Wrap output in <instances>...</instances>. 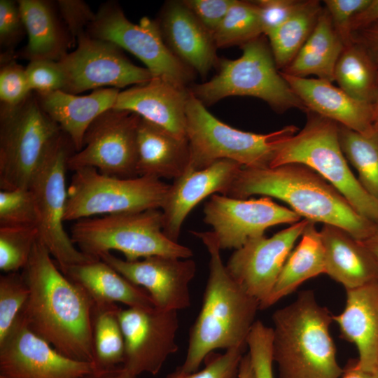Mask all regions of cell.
Returning a JSON list of instances; mask_svg holds the SVG:
<instances>
[{
	"label": "cell",
	"mask_w": 378,
	"mask_h": 378,
	"mask_svg": "<svg viewBox=\"0 0 378 378\" xmlns=\"http://www.w3.org/2000/svg\"><path fill=\"white\" fill-rule=\"evenodd\" d=\"M22 274L29 295L19 316L62 355L93 363L94 303L68 279L38 239Z\"/></svg>",
	"instance_id": "cell-1"
},
{
	"label": "cell",
	"mask_w": 378,
	"mask_h": 378,
	"mask_svg": "<svg viewBox=\"0 0 378 378\" xmlns=\"http://www.w3.org/2000/svg\"><path fill=\"white\" fill-rule=\"evenodd\" d=\"M253 195L280 200L304 219L341 227L358 241L378 230V225L360 215L334 186L302 164L242 167L227 196L246 199Z\"/></svg>",
	"instance_id": "cell-2"
},
{
	"label": "cell",
	"mask_w": 378,
	"mask_h": 378,
	"mask_svg": "<svg viewBox=\"0 0 378 378\" xmlns=\"http://www.w3.org/2000/svg\"><path fill=\"white\" fill-rule=\"evenodd\" d=\"M209 254V276L199 314L190 328L185 360L180 368L199 370L215 350L246 348L248 335L255 321L259 302L232 278L223 264L214 232H191Z\"/></svg>",
	"instance_id": "cell-3"
},
{
	"label": "cell",
	"mask_w": 378,
	"mask_h": 378,
	"mask_svg": "<svg viewBox=\"0 0 378 378\" xmlns=\"http://www.w3.org/2000/svg\"><path fill=\"white\" fill-rule=\"evenodd\" d=\"M272 354L279 378H341L330 327L332 314L312 290L272 314Z\"/></svg>",
	"instance_id": "cell-4"
},
{
	"label": "cell",
	"mask_w": 378,
	"mask_h": 378,
	"mask_svg": "<svg viewBox=\"0 0 378 378\" xmlns=\"http://www.w3.org/2000/svg\"><path fill=\"white\" fill-rule=\"evenodd\" d=\"M298 132L295 125L269 134L235 129L214 116L189 90L186 136L190 158L188 170L202 169L223 159L234 161L243 167H270L279 148Z\"/></svg>",
	"instance_id": "cell-5"
},
{
	"label": "cell",
	"mask_w": 378,
	"mask_h": 378,
	"mask_svg": "<svg viewBox=\"0 0 378 378\" xmlns=\"http://www.w3.org/2000/svg\"><path fill=\"white\" fill-rule=\"evenodd\" d=\"M70 237L81 252L97 259L111 250L122 253L127 261L153 255L187 259L193 255L190 248L164 234L158 209L83 218L73 224Z\"/></svg>",
	"instance_id": "cell-6"
},
{
	"label": "cell",
	"mask_w": 378,
	"mask_h": 378,
	"mask_svg": "<svg viewBox=\"0 0 378 378\" xmlns=\"http://www.w3.org/2000/svg\"><path fill=\"white\" fill-rule=\"evenodd\" d=\"M264 35L241 48L235 59H219V71L210 80L193 85L190 92L204 106L230 96H250L265 102L279 113L307 108L278 69Z\"/></svg>",
	"instance_id": "cell-7"
},
{
	"label": "cell",
	"mask_w": 378,
	"mask_h": 378,
	"mask_svg": "<svg viewBox=\"0 0 378 378\" xmlns=\"http://www.w3.org/2000/svg\"><path fill=\"white\" fill-rule=\"evenodd\" d=\"M302 129L277 150L270 167L304 164L334 186L362 216L378 225V200L361 186L342 150L339 124L307 111Z\"/></svg>",
	"instance_id": "cell-8"
},
{
	"label": "cell",
	"mask_w": 378,
	"mask_h": 378,
	"mask_svg": "<svg viewBox=\"0 0 378 378\" xmlns=\"http://www.w3.org/2000/svg\"><path fill=\"white\" fill-rule=\"evenodd\" d=\"M0 106V188H29L62 131L34 92L18 106Z\"/></svg>",
	"instance_id": "cell-9"
},
{
	"label": "cell",
	"mask_w": 378,
	"mask_h": 378,
	"mask_svg": "<svg viewBox=\"0 0 378 378\" xmlns=\"http://www.w3.org/2000/svg\"><path fill=\"white\" fill-rule=\"evenodd\" d=\"M169 186L150 176L120 178L92 167L78 169L67 190L65 221L160 209Z\"/></svg>",
	"instance_id": "cell-10"
},
{
	"label": "cell",
	"mask_w": 378,
	"mask_h": 378,
	"mask_svg": "<svg viewBox=\"0 0 378 378\" xmlns=\"http://www.w3.org/2000/svg\"><path fill=\"white\" fill-rule=\"evenodd\" d=\"M75 152L70 139L62 132L29 186L37 212L39 240L62 272L70 266L98 260L76 248L64 227L68 190L67 162Z\"/></svg>",
	"instance_id": "cell-11"
},
{
	"label": "cell",
	"mask_w": 378,
	"mask_h": 378,
	"mask_svg": "<svg viewBox=\"0 0 378 378\" xmlns=\"http://www.w3.org/2000/svg\"><path fill=\"white\" fill-rule=\"evenodd\" d=\"M87 34L110 41L140 59L152 77L188 88L194 71L182 62L166 43L157 20L142 18L138 24L130 22L115 1L100 6Z\"/></svg>",
	"instance_id": "cell-12"
},
{
	"label": "cell",
	"mask_w": 378,
	"mask_h": 378,
	"mask_svg": "<svg viewBox=\"0 0 378 378\" xmlns=\"http://www.w3.org/2000/svg\"><path fill=\"white\" fill-rule=\"evenodd\" d=\"M140 120L134 113L113 108L99 115L85 132L82 149L69 157L68 169L92 167L109 176L136 177Z\"/></svg>",
	"instance_id": "cell-13"
},
{
	"label": "cell",
	"mask_w": 378,
	"mask_h": 378,
	"mask_svg": "<svg viewBox=\"0 0 378 378\" xmlns=\"http://www.w3.org/2000/svg\"><path fill=\"white\" fill-rule=\"evenodd\" d=\"M58 63L64 75L62 91L74 94L104 88L120 90L152 78L146 67L131 62L117 45L87 32L77 39L75 50Z\"/></svg>",
	"instance_id": "cell-14"
},
{
	"label": "cell",
	"mask_w": 378,
	"mask_h": 378,
	"mask_svg": "<svg viewBox=\"0 0 378 378\" xmlns=\"http://www.w3.org/2000/svg\"><path fill=\"white\" fill-rule=\"evenodd\" d=\"M203 211L204 221L213 227L220 249H238L263 236L272 226L292 225L301 218L266 196L246 200L214 194L205 203Z\"/></svg>",
	"instance_id": "cell-15"
},
{
	"label": "cell",
	"mask_w": 378,
	"mask_h": 378,
	"mask_svg": "<svg viewBox=\"0 0 378 378\" xmlns=\"http://www.w3.org/2000/svg\"><path fill=\"white\" fill-rule=\"evenodd\" d=\"M118 318L125 339L122 367L136 377L157 374L167 358L178 350V312L120 308Z\"/></svg>",
	"instance_id": "cell-16"
},
{
	"label": "cell",
	"mask_w": 378,
	"mask_h": 378,
	"mask_svg": "<svg viewBox=\"0 0 378 378\" xmlns=\"http://www.w3.org/2000/svg\"><path fill=\"white\" fill-rule=\"evenodd\" d=\"M94 371L93 363L59 353L20 316L0 342V376L5 378H88Z\"/></svg>",
	"instance_id": "cell-17"
},
{
	"label": "cell",
	"mask_w": 378,
	"mask_h": 378,
	"mask_svg": "<svg viewBox=\"0 0 378 378\" xmlns=\"http://www.w3.org/2000/svg\"><path fill=\"white\" fill-rule=\"evenodd\" d=\"M309 220L302 219L270 237L253 239L230 255L226 268L232 278L260 303L269 298L281 270Z\"/></svg>",
	"instance_id": "cell-18"
},
{
	"label": "cell",
	"mask_w": 378,
	"mask_h": 378,
	"mask_svg": "<svg viewBox=\"0 0 378 378\" xmlns=\"http://www.w3.org/2000/svg\"><path fill=\"white\" fill-rule=\"evenodd\" d=\"M99 259L131 283L144 287L155 308L178 312L190 306L189 286L196 273L193 260L153 255L127 261L110 252L101 254Z\"/></svg>",
	"instance_id": "cell-19"
},
{
	"label": "cell",
	"mask_w": 378,
	"mask_h": 378,
	"mask_svg": "<svg viewBox=\"0 0 378 378\" xmlns=\"http://www.w3.org/2000/svg\"><path fill=\"white\" fill-rule=\"evenodd\" d=\"M243 167L230 160H219L200 170H187L169 186L160 210L163 232L177 242L182 225L191 210L207 196L220 193L227 196Z\"/></svg>",
	"instance_id": "cell-20"
},
{
	"label": "cell",
	"mask_w": 378,
	"mask_h": 378,
	"mask_svg": "<svg viewBox=\"0 0 378 378\" xmlns=\"http://www.w3.org/2000/svg\"><path fill=\"white\" fill-rule=\"evenodd\" d=\"M188 96V88L152 77L147 83L120 91L113 108L134 113L180 139H187Z\"/></svg>",
	"instance_id": "cell-21"
},
{
	"label": "cell",
	"mask_w": 378,
	"mask_h": 378,
	"mask_svg": "<svg viewBox=\"0 0 378 378\" xmlns=\"http://www.w3.org/2000/svg\"><path fill=\"white\" fill-rule=\"evenodd\" d=\"M157 22L169 48L194 71L205 76L218 64L213 35L183 1L167 2Z\"/></svg>",
	"instance_id": "cell-22"
},
{
	"label": "cell",
	"mask_w": 378,
	"mask_h": 378,
	"mask_svg": "<svg viewBox=\"0 0 378 378\" xmlns=\"http://www.w3.org/2000/svg\"><path fill=\"white\" fill-rule=\"evenodd\" d=\"M280 73L307 111L314 112L363 134H371L376 131L372 104L354 99L329 81Z\"/></svg>",
	"instance_id": "cell-23"
},
{
	"label": "cell",
	"mask_w": 378,
	"mask_h": 378,
	"mask_svg": "<svg viewBox=\"0 0 378 378\" xmlns=\"http://www.w3.org/2000/svg\"><path fill=\"white\" fill-rule=\"evenodd\" d=\"M341 337L353 343L358 354L356 365L367 372L378 370V281L346 290L342 312L332 315Z\"/></svg>",
	"instance_id": "cell-24"
},
{
	"label": "cell",
	"mask_w": 378,
	"mask_h": 378,
	"mask_svg": "<svg viewBox=\"0 0 378 378\" xmlns=\"http://www.w3.org/2000/svg\"><path fill=\"white\" fill-rule=\"evenodd\" d=\"M120 92L117 88H104L86 95L62 90L34 93L42 110L68 136L78 152L83 148L89 126L99 115L113 107Z\"/></svg>",
	"instance_id": "cell-25"
},
{
	"label": "cell",
	"mask_w": 378,
	"mask_h": 378,
	"mask_svg": "<svg viewBox=\"0 0 378 378\" xmlns=\"http://www.w3.org/2000/svg\"><path fill=\"white\" fill-rule=\"evenodd\" d=\"M320 234L326 274L346 290L378 281V264L360 241L332 225L323 224Z\"/></svg>",
	"instance_id": "cell-26"
},
{
	"label": "cell",
	"mask_w": 378,
	"mask_h": 378,
	"mask_svg": "<svg viewBox=\"0 0 378 378\" xmlns=\"http://www.w3.org/2000/svg\"><path fill=\"white\" fill-rule=\"evenodd\" d=\"M28 42L16 55L30 61L58 62L76 47L55 5L47 0H18Z\"/></svg>",
	"instance_id": "cell-27"
},
{
	"label": "cell",
	"mask_w": 378,
	"mask_h": 378,
	"mask_svg": "<svg viewBox=\"0 0 378 378\" xmlns=\"http://www.w3.org/2000/svg\"><path fill=\"white\" fill-rule=\"evenodd\" d=\"M188 139H180L141 118L137 134V176L176 179L190 164Z\"/></svg>",
	"instance_id": "cell-28"
},
{
	"label": "cell",
	"mask_w": 378,
	"mask_h": 378,
	"mask_svg": "<svg viewBox=\"0 0 378 378\" xmlns=\"http://www.w3.org/2000/svg\"><path fill=\"white\" fill-rule=\"evenodd\" d=\"M62 273L87 293L95 307L120 302L131 308L155 307L147 292L100 259L70 266Z\"/></svg>",
	"instance_id": "cell-29"
},
{
	"label": "cell",
	"mask_w": 378,
	"mask_h": 378,
	"mask_svg": "<svg viewBox=\"0 0 378 378\" xmlns=\"http://www.w3.org/2000/svg\"><path fill=\"white\" fill-rule=\"evenodd\" d=\"M344 47L342 40L323 7L307 41L288 66L280 71L299 78L314 75L317 78L332 83L335 68Z\"/></svg>",
	"instance_id": "cell-30"
},
{
	"label": "cell",
	"mask_w": 378,
	"mask_h": 378,
	"mask_svg": "<svg viewBox=\"0 0 378 378\" xmlns=\"http://www.w3.org/2000/svg\"><path fill=\"white\" fill-rule=\"evenodd\" d=\"M326 274L324 248L315 223L309 222L301 239L287 258L274 286L261 309L293 293L302 283Z\"/></svg>",
	"instance_id": "cell-31"
},
{
	"label": "cell",
	"mask_w": 378,
	"mask_h": 378,
	"mask_svg": "<svg viewBox=\"0 0 378 378\" xmlns=\"http://www.w3.org/2000/svg\"><path fill=\"white\" fill-rule=\"evenodd\" d=\"M336 81L354 99L372 104L378 90V70L367 50L354 39L344 46L334 71Z\"/></svg>",
	"instance_id": "cell-32"
},
{
	"label": "cell",
	"mask_w": 378,
	"mask_h": 378,
	"mask_svg": "<svg viewBox=\"0 0 378 378\" xmlns=\"http://www.w3.org/2000/svg\"><path fill=\"white\" fill-rule=\"evenodd\" d=\"M323 10L317 0H304L300 8L270 34L269 44L279 71L293 61L307 41Z\"/></svg>",
	"instance_id": "cell-33"
},
{
	"label": "cell",
	"mask_w": 378,
	"mask_h": 378,
	"mask_svg": "<svg viewBox=\"0 0 378 378\" xmlns=\"http://www.w3.org/2000/svg\"><path fill=\"white\" fill-rule=\"evenodd\" d=\"M116 304L93 307L94 372H106L122 366L125 339Z\"/></svg>",
	"instance_id": "cell-34"
},
{
	"label": "cell",
	"mask_w": 378,
	"mask_h": 378,
	"mask_svg": "<svg viewBox=\"0 0 378 378\" xmlns=\"http://www.w3.org/2000/svg\"><path fill=\"white\" fill-rule=\"evenodd\" d=\"M339 139L347 162L364 190L378 200V130L363 134L339 125Z\"/></svg>",
	"instance_id": "cell-35"
},
{
	"label": "cell",
	"mask_w": 378,
	"mask_h": 378,
	"mask_svg": "<svg viewBox=\"0 0 378 378\" xmlns=\"http://www.w3.org/2000/svg\"><path fill=\"white\" fill-rule=\"evenodd\" d=\"M263 35L253 1L234 0L213 34L216 48L241 47Z\"/></svg>",
	"instance_id": "cell-36"
},
{
	"label": "cell",
	"mask_w": 378,
	"mask_h": 378,
	"mask_svg": "<svg viewBox=\"0 0 378 378\" xmlns=\"http://www.w3.org/2000/svg\"><path fill=\"white\" fill-rule=\"evenodd\" d=\"M38 239L35 226L0 227V270L9 273L23 269Z\"/></svg>",
	"instance_id": "cell-37"
},
{
	"label": "cell",
	"mask_w": 378,
	"mask_h": 378,
	"mask_svg": "<svg viewBox=\"0 0 378 378\" xmlns=\"http://www.w3.org/2000/svg\"><path fill=\"white\" fill-rule=\"evenodd\" d=\"M29 295L22 274L9 272L0 276V342L8 335Z\"/></svg>",
	"instance_id": "cell-38"
},
{
	"label": "cell",
	"mask_w": 378,
	"mask_h": 378,
	"mask_svg": "<svg viewBox=\"0 0 378 378\" xmlns=\"http://www.w3.org/2000/svg\"><path fill=\"white\" fill-rule=\"evenodd\" d=\"M37 212L31 191L20 188L0 191V227H37Z\"/></svg>",
	"instance_id": "cell-39"
},
{
	"label": "cell",
	"mask_w": 378,
	"mask_h": 378,
	"mask_svg": "<svg viewBox=\"0 0 378 378\" xmlns=\"http://www.w3.org/2000/svg\"><path fill=\"white\" fill-rule=\"evenodd\" d=\"M246 346L254 378H274L272 328L256 320L248 335Z\"/></svg>",
	"instance_id": "cell-40"
},
{
	"label": "cell",
	"mask_w": 378,
	"mask_h": 378,
	"mask_svg": "<svg viewBox=\"0 0 378 378\" xmlns=\"http://www.w3.org/2000/svg\"><path fill=\"white\" fill-rule=\"evenodd\" d=\"M245 349L232 348L223 354L213 352L205 358L203 369L187 372L178 367L165 378H237Z\"/></svg>",
	"instance_id": "cell-41"
},
{
	"label": "cell",
	"mask_w": 378,
	"mask_h": 378,
	"mask_svg": "<svg viewBox=\"0 0 378 378\" xmlns=\"http://www.w3.org/2000/svg\"><path fill=\"white\" fill-rule=\"evenodd\" d=\"M27 34L18 1H0V62L16 58L15 48Z\"/></svg>",
	"instance_id": "cell-42"
},
{
	"label": "cell",
	"mask_w": 378,
	"mask_h": 378,
	"mask_svg": "<svg viewBox=\"0 0 378 378\" xmlns=\"http://www.w3.org/2000/svg\"><path fill=\"white\" fill-rule=\"evenodd\" d=\"M32 92L27 82L25 68L19 64L15 58L1 61L0 105L9 107L18 106Z\"/></svg>",
	"instance_id": "cell-43"
},
{
	"label": "cell",
	"mask_w": 378,
	"mask_h": 378,
	"mask_svg": "<svg viewBox=\"0 0 378 378\" xmlns=\"http://www.w3.org/2000/svg\"><path fill=\"white\" fill-rule=\"evenodd\" d=\"M27 82L33 92L44 93L63 90L64 75L58 62L34 60L25 67Z\"/></svg>",
	"instance_id": "cell-44"
},
{
	"label": "cell",
	"mask_w": 378,
	"mask_h": 378,
	"mask_svg": "<svg viewBox=\"0 0 378 378\" xmlns=\"http://www.w3.org/2000/svg\"><path fill=\"white\" fill-rule=\"evenodd\" d=\"M259 15L262 34L268 36L302 5L304 0L253 1Z\"/></svg>",
	"instance_id": "cell-45"
},
{
	"label": "cell",
	"mask_w": 378,
	"mask_h": 378,
	"mask_svg": "<svg viewBox=\"0 0 378 378\" xmlns=\"http://www.w3.org/2000/svg\"><path fill=\"white\" fill-rule=\"evenodd\" d=\"M57 11L66 26L75 46L77 39L85 34L94 20L95 13L83 0H57Z\"/></svg>",
	"instance_id": "cell-46"
},
{
	"label": "cell",
	"mask_w": 378,
	"mask_h": 378,
	"mask_svg": "<svg viewBox=\"0 0 378 378\" xmlns=\"http://www.w3.org/2000/svg\"><path fill=\"white\" fill-rule=\"evenodd\" d=\"M370 0H325L332 25L344 46L354 40L351 25L355 15L362 10Z\"/></svg>",
	"instance_id": "cell-47"
},
{
	"label": "cell",
	"mask_w": 378,
	"mask_h": 378,
	"mask_svg": "<svg viewBox=\"0 0 378 378\" xmlns=\"http://www.w3.org/2000/svg\"><path fill=\"white\" fill-rule=\"evenodd\" d=\"M200 23L213 35L234 0H184Z\"/></svg>",
	"instance_id": "cell-48"
},
{
	"label": "cell",
	"mask_w": 378,
	"mask_h": 378,
	"mask_svg": "<svg viewBox=\"0 0 378 378\" xmlns=\"http://www.w3.org/2000/svg\"><path fill=\"white\" fill-rule=\"evenodd\" d=\"M353 37L367 50L378 70V22L354 32Z\"/></svg>",
	"instance_id": "cell-49"
},
{
	"label": "cell",
	"mask_w": 378,
	"mask_h": 378,
	"mask_svg": "<svg viewBox=\"0 0 378 378\" xmlns=\"http://www.w3.org/2000/svg\"><path fill=\"white\" fill-rule=\"evenodd\" d=\"M376 22H378V0H370L369 4L352 20L351 28L353 34Z\"/></svg>",
	"instance_id": "cell-50"
},
{
	"label": "cell",
	"mask_w": 378,
	"mask_h": 378,
	"mask_svg": "<svg viewBox=\"0 0 378 378\" xmlns=\"http://www.w3.org/2000/svg\"><path fill=\"white\" fill-rule=\"evenodd\" d=\"M341 378H378V370L373 372L363 370L356 365V360H352L343 368Z\"/></svg>",
	"instance_id": "cell-51"
},
{
	"label": "cell",
	"mask_w": 378,
	"mask_h": 378,
	"mask_svg": "<svg viewBox=\"0 0 378 378\" xmlns=\"http://www.w3.org/2000/svg\"><path fill=\"white\" fill-rule=\"evenodd\" d=\"M88 378H136L122 366L106 372H94Z\"/></svg>",
	"instance_id": "cell-52"
},
{
	"label": "cell",
	"mask_w": 378,
	"mask_h": 378,
	"mask_svg": "<svg viewBox=\"0 0 378 378\" xmlns=\"http://www.w3.org/2000/svg\"><path fill=\"white\" fill-rule=\"evenodd\" d=\"M237 378H254L249 356L244 354L241 358Z\"/></svg>",
	"instance_id": "cell-53"
},
{
	"label": "cell",
	"mask_w": 378,
	"mask_h": 378,
	"mask_svg": "<svg viewBox=\"0 0 378 378\" xmlns=\"http://www.w3.org/2000/svg\"><path fill=\"white\" fill-rule=\"evenodd\" d=\"M360 241L370 251L378 264V230L370 237Z\"/></svg>",
	"instance_id": "cell-54"
},
{
	"label": "cell",
	"mask_w": 378,
	"mask_h": 378,
	"mask_svg": "<svg viewBox=\"0 0 378 378\" xmlns=\"http://www.w3.org/2000/svg\"><path fill=\"white\" fill-rule=\"evenodd\" d=\"M373 125L376 130H378V90L372 103Z\"/></svg>",
	"instance_id": "cell-55"
},
{
	"label": "cell",
	"mask_w": 378,
	"mask_h": 378,
	"mask_svg": "<svg viewBox=\"0 0 378 378\" xmlns=\"http://www.w3.org/2000/svg\"><path fill=\"white\" fill-rule=\"evenodd\" d=\"M0 378H5V377H3V376H0Z\"/></svg>",
	"instance_id": "cell-56"
}]
</instances>
